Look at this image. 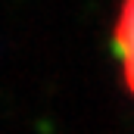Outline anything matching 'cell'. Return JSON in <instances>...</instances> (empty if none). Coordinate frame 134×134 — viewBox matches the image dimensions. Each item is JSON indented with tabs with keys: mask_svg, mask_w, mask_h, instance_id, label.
Returning <instances> with one entry per match:
<instances>
[{
	"mask_svg": "<svg viewBox=\"0 0 134 134\" xmlns=\"http://www.w3.org/2000/svg\"><path fill=\"white\" fill-rule=\"evenodd\" d=\"M112 50L119 56V69H122V81L134 97V0H122L119 3V16L112 25Z\"/></svg>",
	"mask_w": 134,
	"mask_h": 134,
	"instance_id": "obj_1",
	"label": "cell"
}]
</instances>
